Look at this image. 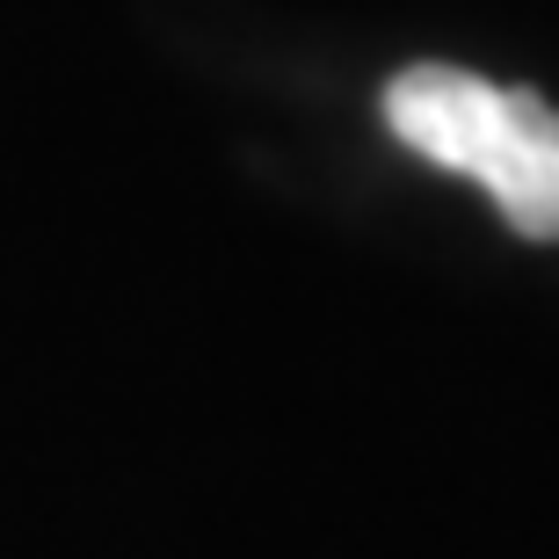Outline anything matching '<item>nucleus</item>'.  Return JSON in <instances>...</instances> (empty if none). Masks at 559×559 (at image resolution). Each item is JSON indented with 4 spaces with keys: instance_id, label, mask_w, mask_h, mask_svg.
<instances>
[{
    "instance_id": "f257e3e1",
    "label": "nucleus",
    "mask_w": 559,
    "mask_h": 559,
    "mask_svg": "<svg viewBox=\"0 0 559 559\" xmlns=\"http://www.w3.org/2000/svg\"><path fill=\"white\" fill-rule=\"evenodd\" d=\"M385 131L415 160L495 197L509 233L559 240V109L531 87H495L465 66H407L385 81Z\"/></svg>"
}]
</instances>
